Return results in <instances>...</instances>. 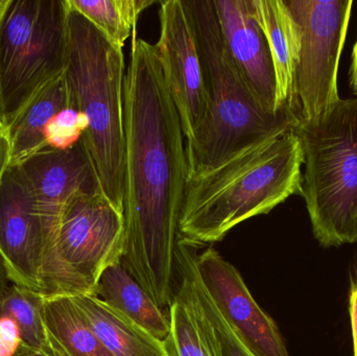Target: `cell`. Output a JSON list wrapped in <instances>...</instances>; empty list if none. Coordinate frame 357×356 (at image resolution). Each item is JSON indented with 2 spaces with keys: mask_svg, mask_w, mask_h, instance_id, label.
Masks as SVG:
<instances>
[{
  "mask_svg": "<svg viewBox=\"0 0 357 356\" xmlns=\"http://www.w3.org/2000/svg\"><path fill=\"white\" fill-rule=\"evenodd\" d=\"M73 108L65 72L44 86L8 125L10 167L47 146V130L63 111Z\"/></svg>",
  "mask_w": 357,
  "mask_h": 356,
  "instance_id": "5bb4252c",
  "label": "cell"
},
{
  "mask_svg": "<svg viewBox=\"0 0 357 356\" xmlns=\"http://www.w3.org/2000/svg\"><path fill=\"white\" fill-rule=\"evenodd\" d=\"M43 314L58 356H114L94 334L71 297H44Z\"/></svg>",
  "mask_w": 357,
  "mask_h": 356,
  "instance_id": "d6986e66",
  "label": "cell"
},
{
  "mask_svg": "<svg viewBox=\"0 0 357 356\" xmlns=\"http://www.w3.org/2000/svg\"><path fill=\"white\" fill-rule=\"evenodd\" d=\"M68 0H0V118L8 125L66 68Z\"/></svg>",
  "mask_w": 357,
  "mask_h": 356,
  "instance_id": "8992f818",
  "label": "cell"
},
{
  "mask_svg": "<svg viewBox=\"0 0 357 356\" xmlns=\"http://www.w3.org/2000/svg\"><path fill=\"white\" fill-rule=\"evenodd\" d=\"M199 49L208 115L186 144L188 171L213 167L262 138L293 129L289 110L268 113L256 102L225 46L213 0H184Z\"/></svg>",
  "mask_w": 357,
  "mask_h": 356,
  "instance_id": "3957f363",
  "label": "cell"
},
{
  "mask_svg": "<svg viewBox=\"0 0 357 356\" xmlns=\"http://www.w3.org/2000/svg\"><path fill=\"white\" fill-rule=\"evenodd\" d=\"M153 0H68L69 6L89 20L115 45L123 48L140 15Z\"/></svg>",
  "mask_w": 357,
  "mask_h": 356,
  "instance_id": "44dd1931",
  "label": "cell"
},
{
  "mask_svg": "<svg viewBox=\"0 0 357 356\" xmlns=\"http://www.w3.org/2000/svg\"><path fill=\"white\" fill-rule=\"evenodd\" d=\"M303 164L293 127L248 144L213 167L189 171L178 240L193 247L220 242L239 224L302 196Z\"/></svg>",
  "mask_w": 357,
  "mask_h": 356,
  "instance_id": "7a4b0ae2",
  "label": "cell"
},
{
  "mask_svg": "<svg viewBox=\"0 0 357 356\" xmlns=\"http://www.w3.org/2000/svg\"><path fill=\"white\" fill-rule=\"evenodd\" d=\"M303 148L302 196L325 248L357 242V98L294 125Z\"/></svg>",
  "mask_w": 357,
  "mask_h": 356,
  "instance_id": "5b68a950",
  "label": "cell"
},
{
  "mask_svg": "<svg viewBox=\"0 0 357 356\" xmlns=\"http://www.w3.org/2000/svg\"><path fill=\"white\" fill-rule=\"evenodd\" d=\"M94 296L102 299L158 340L163 342L169 336L171 330L169 316L136 281L121 261L102 272Z\"/></svg>",
  "mask_w": 357,
  "mask_h": 356,
  "instance_id": "ac0fdd59",
  "label": "cell"
},
{
  "mask_svg": "<svg viewBox=\"0 0 357 356\" xmlns=\"http://www.w3.org/2000/svg\"><path fill=\"white\" fill-rule=\"evenodd\" d=\"M87 121L77 109L68 108L61 112L47 130V146L68 148L81 140Z\"/></svg>",
  "mask_w": 357,
  "mask_h": 356,
  "instance_id": "603a6c76",
  "label": "cell"
},
{
  "mask_svg": "<svg viewBox=\"0 0 357 356\" xmlns=\"http://www.w3.org/2000/svg\"><path fill=\"white\" fill-rule=\"evenodd\" d=\"M0 254L13 284L44 296L43 223L35 196L17 167H10L0 183Z\"/></svg>",
  "mask_w": 357,
  "mask_h": 356,
  "instance_id": "7c38bea8",
  "label": "cell"
},
{
  "mask_svg": "<svg viewBox=\"0 0 357 356\" xmlns=\"http://www.w3.org/2000/svg\"><path fill=\"white\" fill-rule=\"evenodd\" d=\"M195 252L197 247L178 240L176 267L181 281L177 286L195 311L214 355L255 356L233 332L206 292L195 270Z\"/></svg>",
  "mask_w": 357,
  "mask_h": 356,
  "instance_id": "9a60e30c",
  "label": "cell"
},
{
  "mask_svg": "<svg viewBox=\"0 0 357 356\" xmlns=\"http://www.w3.org/2000/svg\"><path fill=\"white\" fill-rule=\"evenodd\" d=\"M68 24L65 77L73 108L87 121L82 141L98 173L102 194L123 213V48L70 6Z\"/></svg>",
  "mask_w": 357,
  "mask_h": 356,
  "instance_id": "277c9868",
  "label": "cell"
},
{
  "mask_svg": "<svg viewBox=\"0 0 357 356\" xmlns=\"http://www.w3.org/2000/svg\"><path fill=\"white\" fill-rule=\"evenodd\" d=\"M43 301V295L13 284L0 300V317L10 318L15 322L25 346L50 356H58L44 322Z\"/></svg>",
  "mask_w": 357,
  "mask_h": 356,
  "instance_id": "ffe728a7",
  "label": "cell"
},
{
  "mask_svg": "<svg viewBox=\"0 0 357 356\" xmlns=\"http://www.w3.org/2000/svg\"><path fill=\"white\" fill-rule=\"evenodd\" d=\"M15 167L33 192L41 215L45 234L44 268L67 203L77 194L102 192L98 173L82 138L68 148L46 146Z\"/></svg>",
  "mask_w": 357,
  "mask_h": 356,
  "instance_id": "30bf717a",
  "label": "cell"
},
{
  "mask_svg": "<svg viewBox=\"0 0 357 356\" xmlns=\"http://www.w3.org/2000/svg\"><path fill=\"white\" fill-rule=\"evenodd\" d=\"M94 334L114 356H167L162 341L94 295L73 296Z\"/></svg>",
  "mask_w": 357,
  "mask_h": 356,
  "instance_id": "e0dca14e",
  "label": "cell"
},
{
  "mask_svg": "<svg viewBox=\"0 0 357 356\" xmlns=\"http://www.w3.org/2000/svg\"><path fill=\"white\" fill-rule=\"evenodd\" d=\"M125 248L123 213L102 192L73 196L44 265V297L94 295L102 272L123 259Z\"/></svg>",
  "mask_w": 357,
  "mask_h": 356,
  "instance_id": "52a82bcc",
  "label": "cell"
},
{
  "mask_svg": "<svg viewBox=\"0 0 357 356\" xmlns=\"http://www.w3.org/2000/svg\"><path fill=\"white\" fill-rule=\"evenodd\" d=\"M12 148L8 125L0 118V183L10 167Z\"/></svg>",
  "mask_w": 357,
  "mask_h": 356,
  "instance_id": "d4e9b609",
  "label": "cell"
},
{
  "mask_svg": "<svg viewBox=\"0 0 357 356\" xmlns=\"http://www.w3.org/2000/svg\"><path fill=\"white\" fill-rule=\"evenodd\" d=\"M213 2L225 46L248 89L264 110L279 113L276 112V77L272 56L252 0Z\"/></svg>",
  "mask_w": 357,
  "mask_h": 356,
  "instance_id": "4fadbf2b",
  "label": "cell"
},
{
  "mask_svg": "<svg viewBox=\"0 0 357 356\" xmlns=\"http://www.w3.org/2000/svg\"><path fill=\"white\" fill-rule=\"evenodd\" d=\"M351 66H350V87L354 91V96L357 98V37L352 50Z\"/></svg>",
  "mask_w": 357,
  "mask_h": 356,
  "instance_id": "4316f807",
  "label": "cell"
},
{
  "mask_svg": "<svg viewBox=\"0 0 357 356\" xmlns=\"http://www.w3.org/2000/svg\"><path fill=\"white\" fill-rule=\"evenodd\" d=\"M266 36L276 77V112L289 110L298 54V31L284 0H252Z\"/></svg>",
  "mask_w": 357,
  "mask_h": 356,
  "instance_id": "2e32d148",
  "label": "cell"
},
{
  "mask_svg": "<svg viewBox=\"0 0 357 356\" xmlns=\"http://www.w3.org/2000/svg\"><path fill=\"white\" fill-rule=\"evenodd\" d=\"M298 31L291 112L298 121L325 114L341 98L337 72L352 0H284Z\"/></svg>",
  "mask_w": 357,
  "mask_h": 356,
  "instance_id": "ba28073f",
  "label": "cell"
},
{
  "mask_svg": "<svg viewBox=\"0 0 357 356\" xmlns=\"http://www.w3.org/2000/svg\"><path fill=\"white\" fill-rule=\"evenodd\" d=\"M169 314L171 330L163 341L167 356H215L195 311L178 286Z\"/></svg>",
  "mask_w": 357,
  "mask_h": 356,
  "instance_id": "7402d4cb",
  "label": "cell"
},
{
  "mask_svg": "<svg viewBox=\"0 0 357 356\" xmlns=\"http://www.w3.org/2000/svg\"><path fill=\"white\" fill-rule=\"evenodd\" d=\"M21 356H50L47 355H45V353H39V351L33 350V349L29 348V347H26V349H25L24 351H23L22 355Z\"/></svg>",
  "mask_w": 357,
  "mask_h": 356,
  "instance_id": "f1b7e54d",
  "label": "cell"
},
{
  "mask_svg": "<svg viewBox=\"0 0 357 356\" xmlns=\"http://www.w3.org/2000/svg\"><path fill=\"white\" fill-rule=\"evenodd\" d=\"M25 349L15 322L10 318L0 317V356H21Z\"/></svg>",
  "mask_w": 357,
  "mask_h": 356,
  "instance_id": "cb8c5ba5",
  "label": "cell"
},
{
  "mask_svg": "<svg viewBox=\"0 0 357 356\" xmlns=\"http://www.w3.org/2000/svg\"><path fill=\"white\" fill-rule=\"evenodd\" d=\"M123 217L121 263L161 309L177 291L176 248L188 175L180 115L154 44L132 35L123 87Z\"/></svg>",
  "mask_w": 357,
  "mask_h": 356,
  "instance_id": "6da1fadb",
  "label": "cell"
},
{
  "mask_svg": "<svg viewBox=\"0 0 357 356\" xmlns=\"http://www.w3.org/2000/svg\"><path fill=\"white\" fill-rule=\"evenodd\" d=\"M349 313L354 338V356H357V281L352 284L349 297Z\"/></svg>",
  "mask_w": 357,
  "mask_h": 356,
  "instance_id": "484cf974",
  "label": "cell"
},
{
  "mask_svg": "<svg viewBox=\"0 0 357 356\" xmlns=\"http://www.w3.org/2000/svg\"><path fill=\"white\" fill-rule=\"evenodd\" d=\"M159 3L160 33L154 45L180 115L185 144H188L201 131L208 115L201 59L184 0Z\"/></svg>",
  "mask_w": 357,
  "mask_h": 356,
  "instance_id": "9c48e42d",
  "label": "cell"
},
{
  "mask_svg": "<svg viewBox=\"0 0 357 356\" xmlns=\"http://www.w3.org/2000/svg\"><path fill=\"white\" fill-rule=\"evenodd\" d=\"M206 292L239 340L255 356H289L274 320L262 311L239 272L209 247L195 255Z\"/></svg>",
  "mask_w": 357,
  "mask_h": 356,
  "instance_id": "8fae6325",
  "label": "cell"
},
{
  "mask_svg": "<svg viewBox=\"0 0 357 356\" xmlns=\"http://www.w3.org/2000/svg\"><path fill=\"white\" fill-rule=\"evenodd\" d=\"M8 282H10V278H8V270L0 254V300L8 288Z\"/></svg>",
  "mask_w": 357,
  "mask_h": 356,
  "instance_id": "83f0119b",
  "label": "cell"
}]
</instances>
